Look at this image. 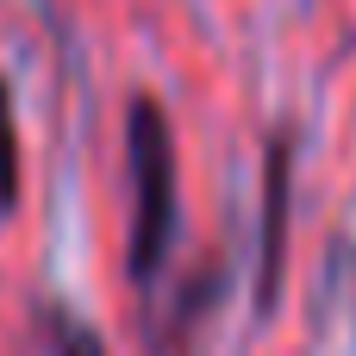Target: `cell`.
<instances>
[{
	"label": "cell",
	"instance_id": "obj_4",
	"mask_svg": "<svg viewBox=\"0 0 356 356\" xmlns=\"http://www.w3.org/2000/svg\"><path fill=\"white\" fill-rule=\"evenodd\" d=\"M19 207V119H13V88L0 81V219Z\"/></svg>",
	"mask_w": 356,
	"mask_h": 356
},
{
	"label": "cell",
	"instance_id": "obj_1",
	"mask_svg": "<svg viewBox=\"0 0 356 356\" xmlns=\"http://www.w3.org/2000/svg\"><path fill=\"white\" fill-rule=\"evenodd\" d=\"M125 181H131V232H125V269L138 288H156V275L175 257L181 232V163H175V125L156 94H131L125 106Z\"/></svg>",
	"mask_w": 356,
	"mask_h": 356
},
{
	"label": "cell",
	"instance_id": "obj_3",
	"mask_svg": "<svg viewBox=\"0 0 356 356\" xmlns=\"http://www.w3.org/2000/svg\"><path fill=\"white\" fill-rule=\"evenodd\" d=\"M44 338H50V356H106L100 332L75 319L69 307H44Z\"/></svg>",
	"mask_w": 356,
	"mask_h": 356
},
{
	"label": "cell",
	"instance_id": "obj_2",
	"mask_svg": "<svg viewBox=\"0 0 356 356\" xmlns=\"http://www.w3.org/2000/svg\"><path fill=\"white\" fill-rule=\"evenodd\" d=\"M288 194H294V131H269L263 150V238H257V319L275 313L282 300V269H288Z\"/></svg>",
	"mask_w": 356,
	"mask_h": 356
}]
</instances>
